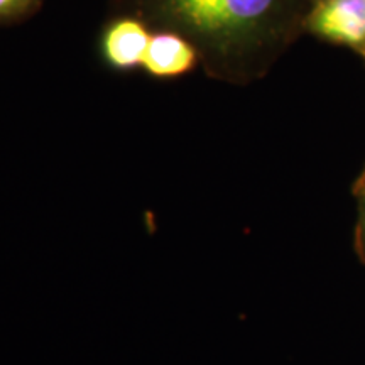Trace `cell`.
I'll return each mask as SVG.
<instances>
[{
  "instance_id": "obj_5",
  "label": "cell",
  "mask_w": 365,
  "mask_h": 365,
  "mask_svg": "<svg viewBox=\"0 0 365 365\" xmlns=\"http://www.w3.org/2000/svg\"><path fill=\"white\" fill-rule=\"evenodd\" d=\"M34 0H0V21L11 19L17 14L24 12Z\"/></svg>"
},
{
  "instance_id": "obj_6",
  "label": "cell",
  "mask_w": 365,
  "mask_h": 365,
  "mask_svg": "<svg viewBox=\"0 0 365 365\" xmlns=\"http://www.w3.org/2000/svg\"><path fill=\"white\" fill-rule=\"evenodd\" d=\"M355 193L359 198V207H360V237H362V247L365 252V170L362 176L359 178L357 185H355Z\"/></svg>"
},
{
  "instance_id": "obj_1",
  "label": "cell",
  "mask_w": 365,
  "mask_h": 365,
  "mask_svg": "<svg viewBox=\"0 0 365 365\" xmlns=\"http://www.w3.org/2000/svg\"><path fill=\"white\" fill-rule=\"evenodd\" d=\"M148 11L188 39L212 66L252 61L279 39L291 0H145Z\"/></svg>"
},
{
  "instance_id": "obj_2",
  "label": "cell",
  "mask_w": 365,
  "mask_h": 365,
  "mask_svg": "<svg viewBox=\"0 0 365 365\" xmlns=\"http://www.w3.org/2000/svg\"><path fill=\"white\" fill-rule=\"evenodd\" d=\"M309 29L331 43L365 48V0H322L312 12Z\"/></svg>"
},
{
  "instance_id": "obj_4",
  "label": "cell",
  "mask_w": 365,
  "mask_h": 365,
  "mask_svg": "<svg viewBox=\"0 0 365 365\" xmlns=\"http://www.w3.org/2000/svg\"><path fill=\"white\" fill-rule=\"evenodd\" d=\"M198 51L188 39L173 31H159L150 36L143 66L156 78H175L195 66Z\"/></svg>"
},
{
  "instance_id": "obj_3",
  "label": "cell",
  "mask_w": 365,
  "mask_h": 365,
  "mask_svg": "<svg viewBox=\"0 0 365 365\" xmlns=\"http://www.w3.org/2000/svg\"><path fill=\"white\" fill-rule=\"evenodd\" d=\"M149 29L134 17H120L105 29L102 53L105 61L117 70L143 66L150 41Z\"/></svg>"
}]
</instances>
